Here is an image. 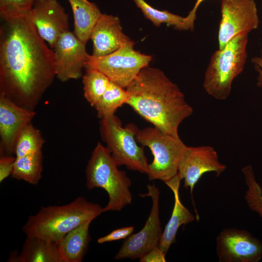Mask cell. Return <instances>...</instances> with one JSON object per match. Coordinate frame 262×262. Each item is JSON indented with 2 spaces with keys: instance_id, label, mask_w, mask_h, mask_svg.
<instances>
[{
  "instance_id": "4",
  "label": "cell",
  "mask_w": 262,
  "mask_h": 262,
  "mask_svg": "<svg viewBox=\"0 0 262 262\" xmlns=\"http://www.w3.org/2000/svg\"><path fill=\"white\" fill-rule=\"evenodd\" d=\"M85 173L88 190L101 188L108 195L109 201L103 213L119 211L131 204V180L125 171L119 169L109 151L99 142L91 153Z\"/></svg>"
},
{
  "instance_id": "5",
  "label": "cell",
  "mask_w": 262,
  "mask_h": 262,
  "mask_svg": "<svg viewBox=\"0 0 262 262\" xmlns=\"http://www.w3.org/2000/svg\"><path fill=\"white\" fill-rule=\"evenodd\" d=\"M248 34H239L211 56L205 70L203 87L214 98L224 100L230 95L233 80L246 63Z\"/></svg>"
},
{
  "instance_id": "12",
  "label": "cell",
  "mask_w": 262,
  "mask_h": 262,
  "mask_svg": "<svg viewBox=\"0 0 262 262\" xmlns=\"http://www.w3.org/2000/svg\"><path fill=\"white\" fill-rule=\"evenodd\" d=\"M216 243L220 262H258L262 259V242L245 229H224Z\"/></svg>"
},
{
  "instance_id": "18",
  "label": "cell",
  "mask_w": 262,
  "mask_h": 262,
  "mask_svg": "<svg viewBox=\"0 0 262 262\" xmlns=\"http://www.w3.org/2000/svg\"><path fill=\"white\" fill-rule=\"evenodd\" d=\"M9 260L18 262H63L58 244L38 237L27 236L20 254L17 257L12 256Z\"/></svg>"
},
{
  "instance_id": "27",
  "label": "cell",
  "mask_w": 262,
  "mask_h": 262,
  "mask_svg": "<svg viewBox=\"0 0 262 262\" xmlns=\"http://www.w3.org/2000/svg\"><path fill=\"white\" fill-rule=\"evenodd\" d=\"M35 0H0V15L3 20L26 17Z\"/></svg>"
},
{
  "instance_id": "31",
  "label": "cell",
  "mask_w": 262,
  "mask_h": 262,
  "mask_svg": "<svg viewBox=\"0 0 262 262\" xmlns=\"http://www.w3.org/2000/svg\"><path fill=\"white\" fill-rule=\"evenodd\" d=\"M204 0H196L193 9L188 15L184 17L182 31L193 30L194 28V23L196 19V12L200 3Z\"/></svg>"
},
{
  "instance_id": "2",
  "label": "cell",
  "mask_w": 262,
  "mask_h": 262,
  "mask_svg": "<svg viewBox=\"0 0 262 262\" xmlns=\"http://www.w3.org/2000/svg\"><path fill=\"white\" fill-rule=\"evenodd\" d=\"M127 104L161 131L180 137V125L193 113L178 85L160 69L143 68L126 88Z\"/></svg>"
},
{
  "instance_id": "8",
  "label": "cell",
  "mask_w": 262,
  "mask_h": 262,
  "mask_svg": "<svg viewBox=\"0 0 262 262\" xmlns=\"http://www.w3.org/2000/svg\"><path fill=\"white\" fill-rule=\"evenodd\" d=\"M134 44L130 40L109 54L99 57L89 55L85 67L100 71L110 81L126 88L152 60L151 56L134 49Z\"/></svg>"
},
{
  "instance_id": "21",
  "label": "cell",
  "mask_w": 262,
  "mask_h": 262,
  "mask_svg": "<svg viewBox=\"0 0 262 262\" xmlns=\"http://www.w3.org/2000/svg\"><path fill=\"white\" fill-rule=\"evenodd\" d=\"M42 152L16 157L12 176L30 184H37L42 176L43 169Z\"/></svg>"
},
{
  "instance_id": "10",
  "label": "cell",
  "mask_w": 262,
  "mask_h": 262,
  "mask_svg": "<svg viewBox=\"0 0 262 262\" xmlns=\"http://www.w3.org/2000/svg\"><path fill=\"white\" fill-rule=\"evenodd\" d=\"M148 193L140 195L152 199V207L144 227L138 232L131 234L123 243L115 259H139L150 249L158 246L162 229L159 216L160 191L155 184L147 186Z\"/></svg>"
},
{
  "instance_id": "17",
  "label": "cell",
  "mask_w": 262,
  "mask_h": 262,
  "mask_svg": "<svg viewBox=\"0 0 262 262\" xmlns=\"http://www.w3.org/2000/svg\"><path fill=\"white\" fill-rule=\"evenodd\" d=\"M181 179L176 175L165 183L172 191L174 196V205L171 217L165 226L158 246L165 253L171 245L175 243L178 229L182 225L194 221L195 216L181 202L179 188Z\"/></svg>"
},
{
  "instance_id": "22",
  "label": "cell",
  "mask_w": 262,
  "mask_h": 262,
  "mask_svg": "<svg viewBox=\"0 0 262 262\" xmlns=\"http://www.w3.org/2000/svg\"><path fill=\"white\" fill-rule=\"evenodd\" d=\"M128 99L126 89L110 81L106 90L94 107L98 116L101 119L115 115L118 108L127 104Z\"/></svg>"
},
{
  "instance_id": "3",
  "label": "cell",
  "mask_w": 262,
  "mask_h": 262,
  "mask_svg": "<svg viewBox=\"0 0 262 262\" xmlns=\"http://www.w3.org/2000/svg\"><path fill=\"white\" fill-rule=\"evenodd\" d=\"M103 213L100 205L79 196L61 206L42 207L28 217L22 230L27 237H38L59 244L64 237L79 225L93 220Z\"/></svg>"
},
{
  "instance_id": "13",
  "label": "cell",
  "mask_w": 262,
  "mask_h": 262,
  "mask_svg": "<svg viewBox=\"0 0 262 262\" xmlns=\"http://www.w3.org/2000/svg\"><path fill=\"white\" fill-rule=\"evenodd\" d=\"M56 76L61 82L78 79L82 76L89 55L85 44L68 31L58 40L53 49Z\"/></svg>"
},
{
  "instance_id": "25",
  "label": "cell",
  "mask_w": 262,
  "mask_h": 262,
  "mask_svg": "<svg viewBox=\"0 0 262 262\" xmlns=\"http://www.w3.org/2000/svg\"><path fill=\"white\" fill-rule=\"evenodd\" d=\"M143 12L145 17L150 20L156 26L162 23L173 26L175 29L182 30L184 17L171 13L166 10H159L152 7L144 0H133Z\"/></svg>"
},
{
  "instance_id": "11",
  "label": "cell",
  "mask_w": 262,
  "mask_h": 262,
  "mask_svg": "<svg viewBox=\"0 0 262 262\" xmlns=\"http://www.w3.org/2000/svg\"><path fill=\"white\" fill-rule=\"evenodd\" d=\"M227 168L220 163L216 151L210 146L188 147L179 164L177 174L184 180L183 186L189 188L197 220L199 215L193 196V189L202 176L208 172H214L219 177Z\"/></svg>"
},
{
  "instance_id": "20",
  "label": "cell",
  "mask_w": 262,
  "mask_h": 262,
  "mask_svg": "<svg viewBox=\"0 0 262 262\" xmlns=\"http://www.w3.org/2000/svg\"><path fill=\"white\" fill-rule=\"evenodd\" d=\"M68 0L74 15V33L86 45L95 25L102 14L96 4L87 0Z\"/></svg>"
},
{
  "instance_id": "28",
  "label": "cell",
  "mask_w": 262,
  "mask_h": 262,
  "mask_svg": "<svg viewBox=\"0 0 262 262\" xmlns=\"http://www.w3.org/2000/svg\"><path fill=\"white\" fill-rule=\"evenodd\" d=\"M133 226H129L115 229L107 235L99 238L97 242L98 244L113 242L121 239H126L134 231Z\"/></svg>"
},
{
  "instance_id": "16",
  "label": "cell",
  "mask_w": 262,
  "mask_h": 262,
  "mask_svg": "<svg viewBox=\"0 0 262 262\" xmlns=\"http://www.w3.org/2000/svg\"><path fill=\"white\" fill-rule=\"evenodd\" d=\"M90 39L93 42L94 56L109 54L130 40L123 32L117 16L102 14L95 25Z\"/></svg>"
},
{
  "instance_id": "30",
  "label": "cell",
  "mask_w": 262,
  "mask_h": 262,
  "mask_svg": "<svg viewBox=\"0 0 262 262\" xmlns=\"http://www.w3.org/2000/svg\"><path fill=\"white\" fill-rule=\"evenodd\" d=\"M166 253L158 246L154 247L139 258L141 262H165Z\"/></svg>"
},
{
  "instance_id": "32",
  "label": "cell",
  "mask_w": 262,
  "mask_h": 262,
  "mask_svg": "<svg viewBox=\"0 0 262 262\" xmlns=\"http://www.w3.org/2000/svg\"><path fill=\"white\" fill-rule=\"evenodd\" d=\"M251 61L258 73L257 85L259 87H262V49L261 50L260 55L253 57Z\"/></svg>"
},
{
  "instance_id": "7",
  "label": "cell",
  "mask_w": 262,
  "mask_h": 262,
  "mask_svg": "<svg viewBox=\"0 0 262 262\" xmlns=\"http://www.w3.org/2000/svg\"><path fill=\"white\" fill-rule=\"evenodd\" d=\"M136 140L143 147H148L153 156L147 173L150 180H160L165 183L177 174L180 161L187 147L180 137L154 127L138 129Z\"/></svg>"
},
{
  "instance_id": "29",
  "label": "cell",
  "mask_w": 262,
  "mask_h": 262,
  "mask_svg": "<svg viewBox=\"0 0 262 262\" xmlns=\"http://www.w3.org/2000/svg\"><path fill=\"white\" fill-rule=\"evenodd\" d=\"M16 157L12 155H2L0 158V182H2L12 175Z\"/></svg>"
},
{
  "instance_id": "9",
  "label": "cell",
  "mask_w": 262,
  "mask_h": 262,
  "mask_svg": "<svg viewBox=\"0 0 262 262\" xmlns=\"http://www.w3.org/2000/svg\"><path fill=\"white\" fill-rule=\"evenodd\" d=\"M260 20L254 0H222L218 33V49L232 38L257 29Z\"/></svg>"
},
{
  "instance_id": "14",
  "label": "cell",
  "mask_w": 262,
  "mask_h": 262,
  "mask_svg": "<svg viewBox=\"0 0 262 262\" xmlns=\"http://www.w3.org/2000/svg\"><path fill=\"white\" fill-rule=\"evenodd\" d=\"M28 17L52 49L69 31L68 16L57 0H35Z\"/></svg>"
},
{
  "instance_id": "24",
  "label": "cell",
  "mask_w": 262,
  "mask_h": 262,
  "mask_svg": "<svg viewBox=\"0 0 262 262\" xmlns=\"http://www.w3.org/2000/svg\"><path fill=\"white\" fill-rule=\"evenodd\" d=\"M44 143L41 132L31 122L24 128L18 139L15 156L19 157L42 151Z\"/></svg>"
},
{
  "instance_id": "23",
  "label": "cell",
  "mask_w": 262,
  "mask_h": 262,
  "mask_svg": "<svg viewBox=\"0 0 262 262\" xmlns=\"http://www.w3.org/2000/svg\"><path fill=\"white\" fill-rule=\"evenodd\" d=\"M82 77L83 95L91 106L94 107L106 90L110 80L100 71L85 67Z\"/></svg>"
},
{
  "instance_id": "19",
  "label": "cell",
  "mask_w": 262,
  "mask_h": 262,
  "mask_svg": "<svg viewBox=\"0 0 262 262\" xmlns=\"http://www.w3.org/2000/svg\"><path fill=\"white\" fill-rule=\"evenodd\" d=\"M89 220L67 233L59 244V250L63 262H81L85 256L91 237Z\"/></svg>"
},
{
  "instance_id": "6",
  "label": "cell",
  "mask_w": 262,
  "mask_h": 262,
  "mask_svg": "<svg viewBox=\"0 0 262 262\" xmlns=\"http://www.w3.org/2000/svg\"><path fill=\"white\" fill-rule=\"evenodd\" d=\"M100 132L106 148L118 166L142 173L147 172L148 164L144 148L136 141L138 129L130 124L124 127L115 115L100 119Z\"/></svg>"
},
{
  "instance_id": "1",
  "label": "cell",
  "mask_w": 262,
  "mask_h": 262,
  "mask_svg": "<svg viewBox=\"0 0 262 262\" xmlns=\"http://www.w3.org/2000/svg\"><path fill=\"white\" fill-rule=\"evenodd\" d=\"M3 20L0 30V94L34 110L56 76L54 51L28 16Z\"/></svg>"
},
{
  "instance_id": "15",
  "label": "cell",
  "mask_w": 262,
  "mask_h": 262,
  "mask_svg": "<svg viewBox=\"0 0 262 262\" xmlns=\"http://www.w3.org/2000/svg\"><path fill=\"white\" fill-rule=\"evenodd\" d=\"M35 115L34 110L21 107L0 94V154L15 153L18 139Z\"/></svg>"
},
{
  "instance_id": "26",
  "label": "cell",
  "mask_w": 262,
  "mask_h": 262,
  "mask_svg": "<svg viewBox=\"0 0 262 262\" xmlns=\"http://www.w3.org/2000/svg\"><path fill=\"white\" fill-rule=\"evenodd\" d=\"M247 190L244 199L248 208L262 218V188L257 182L251 165L242 169Z\"/></svg>"
}]
</instances>
